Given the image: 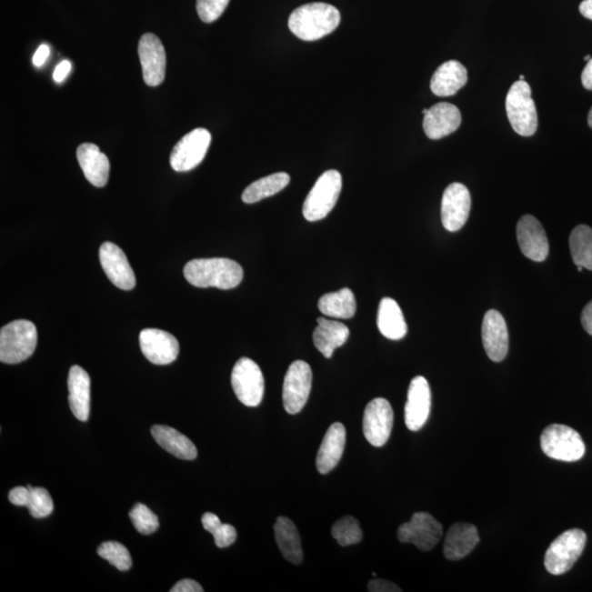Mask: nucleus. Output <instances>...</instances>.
<instances>
[{"mask_svg": "<svg viewBox=\"0 0 592 592\" xmlns=\"http://www.w3.org/2000/svg\"><path fill=\"white\" fill-rule=\"evenodd\" d=\"M211 140V133L202 127L181 138L170 154V165L175 172H190L199 166L209 151Z\"/></svg>", "mask_w": 592, "mask_h": 592, "instance_id": "obj_9", "label": "nucleus"}, {"mask_svg": "<svg viewBox=\"0 0 592 592\" xmlns=\"http://www.w3.org/2000/svg\"><path fill=\"white\" fill-rule=\"evenodd\" d=\"M36 344L34 323L25 319L9 323L0 330V361L7 365L20 364L34 355Z\"/></svg>", "mask_w": 592, "mask_h": 592, "instance_id": "obj_3", "label": "nucleus"}, {"mask_svg": "<svg viewBox=\"0 0 592 592\" xmlns=\"http://www.w3.org/2000/svg\"><path fill=\"white\" fill-rule=\"evenodd\" d=\"M587 536L583 530L572 529L562 533L547 548L544 565L549 574L563 575L572 569L583 554Z\"/></svg>", "mask_w": 592, "mask_h": 592, "instance_id": "obj_6", "label": "nucleus"}, {"mask_svg": "<svg viewBox=\"0 0 592 592\" xmlns=\"http://www.w3.org/2000/svg\"><path fill=\"white\" fill-rule=\"evenodd\" d=\"M579 12L585 18L592 20V0H584L580 4Z\"/></svg>", "mask_w": 592, "mask_h": 592, "instance_id": "obj_46", "label": "nucleus"}, {"mask_svg": "<svg viewBox=\"0 0 592 592\" xmlns=\"http://www.w3.org/2000/svg\"><path fill=\"white\" fill-rule=\"evenodd\" d=\"M274 529L276 541L278 543L282 556L292 564H301L303 548L296 525L286 517H279Z\"/></svg>", "mask_w": 592, "mask_h": 592, "instance_id": "obj_29", "label": "nucleus"}, {"mask_svg": "<svg viewBox=\"0 0 592 592\" xmlns=\"http://www.w3.org/2000/svg\"><path fill=\"white\" fill-rule=\"evenodd\" d=\"M346 436L343 424L335 423L329 426L317 453L316 467L319 473L327 474L338 466L344 455Z\"/></svg>", "mask_w": 592, "mask_h": 592, "instance_id": "obj_23", "label": "nucleus"}, {"mask_svg": "<svg viewBox=\"0 0 592 592\" xmlns=\"http://www.w3.org/2000/svg\"><path fill=\"white\" fill-rule=\"evenodd\" d=\"M467 83V71L463 64L457 61H447L442 64L431 78V92L438 97H450Z\"/></svg>", "mask_w": 592, "mask_h": 592, "instance_id": "obj_24", "label": "nucleus"}, {"mask_svg": "<svg viewBox=\"0 0 592 592\" xmlns=\"http://www.w3.org/2000/svg\"><path fill=\"white\" fill-rule=\"evenodd\" d=\"M431 410V391L424 376H416L409 384L407 402L405 405V424L412 431H418L426 423Z\"/></svg>", "mask_w": 592, "mask_h": 592, "instance_id": "obj_17", "label": "nucleus"}, {"mask_svg": "<svg viewBox=\"0 0 592 592\" xmlns=\"http://www.w3.org/2000/svg\"><path fill=\"white\" fill-rule=\"evenodd\" d=\"M444 527L428 512H416L412 520L398 527L399 542L412 543L420 551H430L441 540Z\"/></svg>", "mask_w": 592, "mask_h": 592, "instance_id": "obj_11", "label": "nucleus"}, {"mask_svg": "<svg viewBox=\"0 0 592 592\" xmlns=\"http://www.w3.org/2000/svg\"><path fill=\"white\" fill-rule=\"evenodd\" d=\"M30 489L28 487H15L10 490L8 498L10 503L18 507H26L29 501Z\"/></svg>", "mask_w": 592, "mask_h": 592, "instance_id": "obj_39", "label": "nucleus"}, {"mask_svg": "<svg viewBox=\"0 0 592 592\" xmlns=\"http://www.w3.org/2000/svg\"><path fill=\"white\" fill-rule=\"evenodd\" d=\"M462 124V115L456 105L440 103L432 105L424 117V131L430 140H440L455 133Z\"/></svg>", "mask_w": 592, "mask_h": 592, "instance_id": "obj_20", "label": "nucleus"}, {"mask_svg": "<svg viewBox=\"0 0 592 592\" xmlns=\"http://www.w3.org/2000/svg\"><path fill=\"white\" fill-rule=\"evenodd\" d=\"M569 248L575 265L592 271V228L584 224L576 226L570 233Z\"/></svg>", "mask_w": 592, "mask_h": 592, "instance_id": "obj_32", "label": "nucleus"}, {"mask_svg": "<svg viewBox=\"0 0 592 592\" xmlns=\"http://www.w3.org/2000/svg\"><path fill=\"white\" fill-rule=\"evenodd\" d=\"M99 258L101 266L112 284L125 291L135 289L136 285L135 271L124 250L114 243L105 242L99 249Z\"/></svg>", "mask_w": 592, "mask_h": 592, "instance_id": "obj_15", "label": "nucleus"}, {"mask_svg": "<svg viewBox=\"0 0 592 592\" xmlns=\"http://www.w3.org/2000/svg\"><path fill=\"white\" fill-rule=\"evenodd\" d=\"M541 447L548 457L563 462L578 461L586 452V446L578 432L557 424L543 430Z\"/></svg>", "mask_w": 592, "mask_h": 592, "instance_id": "obj_7", "label": "nucleus"}, {"mask_svg": "<svg viewBox=\"0 0 592 592\" xmlns=\"http://www.w3.org/2000/svg\"><path fill=\"white\" fill-rule=\"evenodd\" d=\"M98 556L105 559L115 567L125 572L132 567L129 549L119 542H105L98 547Z\"/></svg>", "mask_w": 592, "mask_h": 592, "instance_id": "obj_35", "label": "nucleus"}, {"mask_svg": "<svg viewBox=\"0 0 592 592\" xmlns=\"http://www.w3.org/2000/svg\"><path fill=\"white\" fill-rule=\"evenodd\" d=\"M339 10L325 3L306 4L290 15L289 28L303 41H316L326 36L340 24Z\"/></svg>", "mask_w": 592, "mask_h": 592, "instance_id": "obj_2", "label": "nucleus"}, {"mask_svg": "<svg viewBox=\"0 0 592 592\" xmlns=\"http://www.w3.org/2000/svg\"><path fill=\"white\" fill-rule=\"evenodd\" d=\"M394 413L391 404L386 398H375L365 409L364 435L373 447H380L391 436Z\"/></svg>", "mask_w": 592, "mask_h": 592, "instance_id": "obj_12", "label": "nucleus"}, {"mask_svg": "<svg viewBox=\"0 0 592 592\" xmlns=\"http://www.w3.org/2000/svg\"><path fill=\"white\" fill-rule=\"evenodd\" d=\"M332 536L340 547H349L361 542L364 532L361 530L358 520L354 517L346 516L335 522Z\"/></svg>", "mask_w": 592, "mask_h": 592, "instance_id": "obj_34", "label": "nucleus"}, {"mask_svg": "<svg viewBox=\"0 0 592 592\" xmlns=\"http://www.w3.org/2000/svg\"><path fill=\"white\" fill-rule=\"evenodd\" d=\"M367 590L371 592H399L402 591L397 585L386 579H372L367 585Z\"/></svg>", "mask_w": 592, "mask_h": 592, "instance_id": "obj_40", "label": "nucleus"}, {"mask_svg": "<svg viewBox=\"0 0 592 592\" xmlns=\"http://www.w3.org/2000/svg\"><path fill=\"white\" fill-rule=\"evenodd\" d=\"M377 327L384 337L403 339L407 334V325L401 307L391 297L383 298L378 306Z\"/></svg>", "mask_w": 592, "mask_h": 592, "instance_id": "obj_28", "label": "nucleus"}, {"mask_svg": "<svg viewBox=\"0 0 592 592\" xmlns=\"http://www.w3.org/2000/svg\"><path fill=\"white\" fill-rule=\"evenodd\" d=\"M50 55V47L46 45H42L39 49L36 50L34 56V64L36 67H41L46 62L47 57Z\"/></svg>", "mask_w": 592, "mask_h": 592, "instance_id": "obj_44", "label": "nucleus"}, {"mask_svg": "<svg viewBox=\"0 0 592 592\" xmlns=\"http://www.w3.org/2000/svg\"><path fill=\"white\" fill-rule=\"evenodd\" d=\"M479 536L477 527L469 524L453 525L444 546V554L449 561H458L467 557L477 547Z\"/></svg>", "mask_w": 592, "mask_h": 592, "instance_id": "obj_25", "label": "nucleus"}, {"mask_svg": "<svg viewBox=\"0 0 592 592\" xmlns=\"http://www.w3.org/2000/svg\"><path fill=\"white\" fill-rule=\"evenodd\" d=\"M130 519L135 529L144 536L152 535L158 529L157 516L145 505L136 504L130 511Z\"/></svg>", "mask_w": 592, "mask_h": 592, "instance_id": "obj_37", "label": "nucleus"}, {"mask_svg": "<svg viewBox=\"0 0 592 592\" xmlns=\"http://www.w3.org/2000/svg\"><path fill=\"white\" fill-rule=\"evenodd\" d=\"M471 195L460 183L447 186L441 202V221L447 231L457 232L466 226L471 212Z\"/></svg>", "mask_w": 592, "mask_h": 592, "instance_id": "obj_13", "label": "nucleus"}, {"mask_svg": "<svg viewBox=\"0 0 592 592\" xmlns=\"http://www.w3.org/2000/svg\"><path fill=\"white\" fill-rule=\"evenodd\" d=\"M77 159L85 177L97 188H103L108 183L110 162L108 157L92 143H84L77 148Z\"/></svg>", "mask_w": 592, "mask_h": 592, "instance_id": "obj_21", "label": "nucleus"}, {"mask_svg": "<svg viewBox=\"0 0 592 592\" xmlns=\"http://www.w3.org/2000/svg\"><path fill=\"white\" fill-rule=\"evenodd\" d=\"M232 386L238 401L248 407H257L263 402L265 378L255 361L241 358L232 372Z\"/></svg>", "mask_w": 592, "mask_h": 592, "instance_id": "obj_8", "label": "nucleus"}, {"mask_svg": "<svg viewBox=\"0 0 592 592\" xmlns=\"http://www.w3.org/2000/svg\"><path fill=\"white\" fill-rule=\"evenodd\" d=\"M519 81H525V76H524V75H520Z\"/></svg>", "mask_w": 592, "mask_h": 592, "instance_id": "obj_49", "label": "nucleus"}, {"mask_svg": "<svg viewBox=\"0 0 592 592\" xmlns=\"http://www.w3.org/2000/svg\"><path fill=\"white\" fill-rule=\"evenodd\" d=\"M426 112H428V109H424L423 110V115H425L426 114Z\"/></svg>", "mask_w": 592, "mask_h": 592, "instance_id": "obj_50", "label": "nucleus"}, {"mask_svg": "<svg viewBox=\"0 0 592 592\" xmlns=\"http://www.w3.org/2000/svg\"><path fill=\"white\" fill-rule=\"evenodd\" d=\"M172 592H202L204 591V588H202L200 584H197L196 581L192 580V579H184L178 581L177 584H176L172 590Z\"/></svg>", "mask_w": 592, "mask_h": 592, "instance_id": "obj_41", "label": "nucleus"}, {"mask_svg": "<svg viewBox=\"0 0 592 592\" xmlns=\"http://www.w3.org/2000/svg\"><path fill=\"white\" fill-rule=\"evenodd\" d=\"M591 58H592L591 55H586V56L584 57V60H585L587 63H588V62L591 60Z\"/></svg>", "mask_w": 592, "mask_h": 592, "instance_id": "obj_48", "label": "nucleus"}, {"mask_svg": "<svg viewBox=\"0 0 592 592\" xmlns=\"http://www.w3.org/2000/svg\"><path fill=\"white\" fill-rule=\"evenodd\" d=\"M581 83H583V86L587 90L592 92V58L588 63H587L583 74H581Z\"/></svg>", "mask_w": 592, "mask_h": 592, "instance_id": "obj_45", "label": "nucleus"}, {"mask_svg": "<svg viewBox=\"0 0 592 592\" xmlns=\"http://www.w3.org/2000/svg\"><path fill=\"white\" fill-rule=\"evenodd\" d=\"M313 373L306 361L293 362L287 370L284 383V406L286 413L296 415L306 406L311 394Z\"/></svg>", "mask_w": 592, "mask_h": 592, "instance_id": "obj_10", "label": "nucleus"}, {"mask_svg": "<svg viewBox=\"0 0 592 592\" xmlns=\"http://www.w3.org/2000/svg\"><path fill=\"white\" fill-rule=\"evenodd\" d=\"M140 346L145 358L156 366H167L178 358L177 338L165 330L147 328L140 334Z\"/></svg>", "mask_w": 592, "mask_h": 592, "instance_id": "obj_16", "label": "nucleus"}, {"mask_svg": "<svg viewBox=\"0 0 592 592\" xmlns=\"http://www.w3.org/2000/svg\"><path fill=\"white\" fill-rule=\"evenodd\" d=\"M184 275L196 287L231 290L241 284L244 271L236 261L227 258L194 259L185 266Z\"/></svg>", "mask_w": 592, "mask_h": 592, "instance_id": "obj_1", "label": "nucleus"}, {"mask_svg": "<svg viewBox=\"0 0 592 592\" xmlns=\"http://www.w3.org/2000/svg\"><path fill=\"white\" fill-rule=\"evenodd\" d=\"M349 335V328L345 324L319 317L317 326L314 330L313 341L325 358L330 359L334 351L346 343Z\"/></svg>", "mask_w": 592, "mask_h": 592, "instance_id": "obj_26", "label": "nucleus"}, {"mask_svg": "<svg viewBox=\"0 0 592 592\" xmlns=\"http://www.w3.org/2000/svg\"><path fill=\"white\" fill-rule=\"evenodd\" d=\"M343 188V177L337 170H327L309 191L303 205V216L308 222H317L333 211Z\"/></svg>", "mask_w": 592, "mask_h": 592, "instance_id": "obj_5", "label": "nucleus"}, {"mask_svg": "<svg viewBox=\"0 0 592 592\" xmlns=\"http://www.w3.org/2000/svg\"><path fill=\"white\" fill-rule=\"evenodd\" d=\"M28 487L30 495L26 508H28L30 515L36 519L49 517L53 509H55V504H53L50 493L45 488L32 487L30 485H28Z\"/></svg>", "mask_w": 592, "mask_h": 592, "instance_id": "obj_36", "label": "nucleus"}, {"mask_svg": "<svg viewBox=\"0 0 592 592\" xmlns=\"http://www.w3.org/2000/svg\"><path fill=\"white\" fill-rule=\"evenodd\" d=\"M143 79L148 86L156 87L164 82L166 74V52L157 35L145 34L138 42Z\"/></svg>", "mask_w": 592, "mask_h": 592, "instance_id": "obj_14", "label": "nucleus"}, {"mask_svg": "<svg viewBox=\"0 0 592 592\" xmlns=\"http://www.w3.org/2000/svg\"><path fill=\"white\" fill-rule=\"evenodd\" d=\"M507 115L512 129L521 136H532L537 130V114L531 87L526 81L516 82L506 98Z\"/></svg>", "mask_w": 592, "mask_h": 592, "instance_id": "obj_4", "label": "nucleus"}, {"mask_svg": "<svg viewBox=\"0 0 592 592\" xmlns=\"http://www.w3.org/2000/svg\"><path fill=\"white\" fill-rule=\"evenodd\" d=\"M517 238L522 254L537 263L547 258L549 244L542 224L535 216H525L517 226Z\"/></svg>", "mask_w": 592, "mask_h": 592, "instance_id": "obj_18", "label": "nucleus"}, {"mask_svg": "<svg viewBox=\"0 0 592 592\" xmlns=\"http://www.w3.org/2000/svg\"><path fill=\"white\" fill-rule=\"evenodd\" d=\"M68 402L72 413L78 420L87 421L90 415V377L78 366L68 373Z\"/></svg>", "mask_w": 592, "mask_h": 592, "instance_id": "obj_22", "label": "nucleus"}, {"mask_svg": "<svg viewBox=\"0 0 592 592\" xmlns=\"http://www.w3.org/2000/svg\"><path fill=\"white\" fill-rule=\"evenodd\" d=\"M201 520L205 529L215 537L217 547H228L236 541V529L231 525H223L220 518L212 512H206Z\"/></svg>", "mask_w": 592, "mask_h": 592, "instance_id": "obj_33", "label": "nucleus"}, {"mask_svg": "<svg viewBox=\"0 0 592 592\" xmlns=\"http://www.w3.org/2000/svg\"><path fill=\"white\" fill-rule=\"evenodd\" d=\"M152 436L159 446L170 455L181 460H195L197 457L196 447L189 438L178 430L167 426L156 425L152 426Z\"/></svg>", "mask_w": 592, "mask_h": 592, "instance_id": "obj_27", "label": "nucleus"}, {"mask_svg": "<svg viewBox=\"0 0 592 592\" xmlns=\"http://www.w3.org/2000/svg\"><path fill=\"white\" fill-rule=\"evenodd\" d=\"M581 324L586 332L592 336V301L587 304L581 313Z\"/></svg>", "mask_w": 592, "mask_h": 592, "instance_id": "obj_43", "label": "nucleus"}, {"mask_svg": "<svg viewBox=\"0 0 592 592\" xmlns=\"http://www.w3.org/2000/svg\"><path fill=\"white\" fill-rule=\"evenodd\" d=\"M318 309L325 316L349 319L355 316L356 302L354 292L348 287L345 289L327 293L318 301Z\"/></svg>", "mask_w": 592, "mask_h": 592, "instance_id": "obj_30", "label": "nucleus"}, {"mask_svg": "<svg viewBox=\"0 0 592 592\" xmlns=\"http://www.w3.org/2000/svg\"><path fill=\"white\" fill-rule=\"evenodd\" d=\"M229 0H196V12L204 23H215L221 17Z\"/></svg>", "mask_w": 592, "mask_h": 592, "instance_id": "obj_38", "label": "nucleus"}, {"mask_svg": "<svg viewBox=\"0 0 592 592\" xmlns=\"http://www.w3.org/2000/svg\"><path fill=\"white\" fill-rule=\"evenodd\" d=\"M588 125L592 129V108L590 109L589 115H588Z\"/></svg>", "mask_w": 592, "mask_h": 592, "instance_id": "obj_47", "label": "nucleus"}, {"mask_svg": "<svg viewBox=\"0 0 592 592\" xmlns=\"http://www.w3.org/2000/svg\"><path fill=\"white\" fill-rule=\"evenodd\" d=\"M482 338L488 358L494 362L503 361L509 350L508 328L503 315L495 309L485 314Z\"/></svg>", "mask_w": 592, "mask_h": 592, "instance_id": "obj_19", "label": "nucleus"}, {"mask_svg": "<svg viewBox=\"0 0 592 592\" xmlns=\"http://www.w3.org/2000/svg\"><path fill=\"white\" fill-rule=\"evenodd\" d=\"M290 184V176L286 173H278L255 181L243 192L242 199L245 204L253 205L256 202L279 194Z\"/></svg>", "mask_w": 592, "mask_h": 592, "instance_id": "obj_31", "label": "nucleus"}, {"mask_svg": "<svg viewBox=\"0 0 592 592\" xmlns=\"http://www.w3.org/2000/svg\"><path fill=\"white\" fill-rule=\"evenodd\" d=\"M72 64L69 61H63L55 68V74H53V78L58 84L65 81V78L68 76L69 72H71Z\"/></svg>", "mask_w": 592, "mask_h": 592, "instance_id": "obj_42", "label": "nucleus"}]
</instances>
